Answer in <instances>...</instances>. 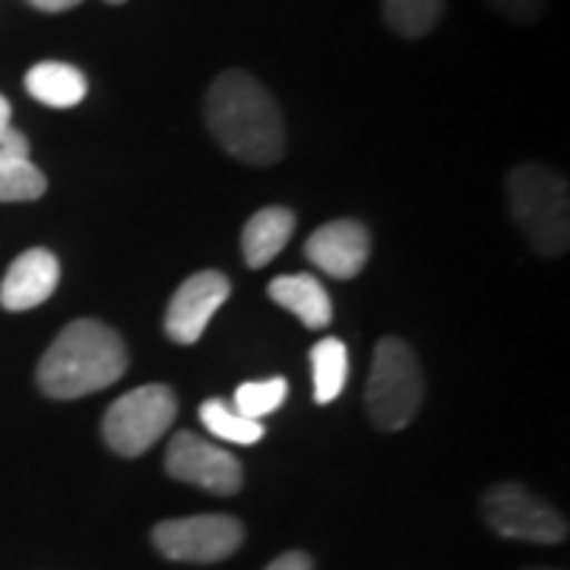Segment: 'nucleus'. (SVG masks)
<instances>
[{
  "label": "nucleus",
  "instance_id": "obj_16",
  "mask_svg": "<svg viewBox=\"0 0 570 570\" xmlns=\"http://www.w3.org/2000/svg\"><path fill=\"white\" fill-rule=\"evenodd\" d=\"M381 10L396 36L422 39L444 17V0H381Z\"/></svg>",
  "mask_w": 570,
  "mask_h": 570
},
{
  "label": "nucleus",
  "instance_id": "obj_10",
  "mask_svg": "<svg viewBox=\"0 0 570 570\" xmlns=\"http://www.w3.org/2000/svg\"><path fill=\"white\" fill-rule=\"evenodd\" d=\"M305 254L317 269H324L336 279H352L365 269L371 257V235L365 225L355 219H336V223L321 225L307 238Z\"/></svg>",
  "mask_w": 570,
  "mask_h": 570
},
{
  "label": "nucleus",
  "instance_id": "obj_7",
  "mask_svg": "<svg viewBox=\"0 0 570 570\" xmlns=\"http://www.w3.org/2000/svg\"><path fill=\"white\" fill-rule=\"evenodd\" d=\"M482 513H485V523L501 539H520V542H535V546H558L568 539L564 513H558L520 482H501L485 491Z\"/></svg>",
  "mask_w": 570,
  "mask_h": 570
},
{
  "label": "nucleus",
  "instance_id": "obj_6",
  "mask_svg": "<svg viewBox=\"0 0 570 570\" xmlns=\"http://www.w3.org/2000/svg\"><path fill=\"white\" fill-rule=\"evenodd\" d=\"M245 523L225 513H197L163 520L153 527V546L168 561L181 564H216L245 546Z\"/></svg>",
  "mask_w": 570,
  "mask_h": 570
},
{
  "label": "nucleus",
  "instance_id": "obj_18",
  "mask_svg": "<svg viewBox=\"0 0 570 570\" xmlns=\"http://www.w3.org/2000/svg\"><path fill=\"white\" fill-rule=\"evenodd\" d=\"M48 190V178L39 165L29 159H3L0 163V204H29Z\"/></svg>",
  "mask_w": 570,
  "mask_h": 570
},
{
  "label": "nucleus",
  "instance_id": "obj_12",
  "mask_svg": "<svg viewBox=\"0 0 570 570\" xmlns=\"http://www.w3.org/2000/svg\"><path fill=\"white\" fill-rule=\"evenodd\" d=\"M295 232V213L285 206H266L261 213H254L247 219L245 232H242V250H245V264L261 269L269 261L279 257V250L288 245Z\"/></svg>",
  "mask_w": 570,
  "mask_h": 570
},
{
  "label": "nucleus",
  "instance_id": "obj_23",
  "mask_svg": "<svg viewBox=\"0 0 570 570\" xmlns=\"http://www.w3.org/2000/svg\"><path fill=\"white\" fill-rule=\"evenodd\" d=\"M29 7H36L41 13H63V10H73L80 7L82 0H26Z\"/></svg>",
  "mask_w": 570,
  "mask_h": 570
},
{
  "label": "nucleus",
  "instance_id": "obj_4",
  "mask_svg": "<svg viewBox=\"0 0 570 570\" xmlns=\"http://www.w3.org/2000/svg\"><path fill=\"white\" fill-rule=\"evenodd\" d=\"M422 400H425V377L415 352L403 340L384 336L374 348L371 374H367L365 403L371 422L381 431H400L415 419Z\"/></svg>",
  "mask_w": 570,
  "mask_h": 570
},
{
  "label": "nucleus",
  "instance_id": "obj_8",
  "mask_svg": "<svg viewBox=\"0 0 570 570\" xmlns=\"http://www.w3.org/2000/svg\"><path fill=\"white\" fill-rule=\"evenodd\" d=\"M165 472L175 482H187L197 489L219 494V498H232L245 485V466L238 456H232L228 450L216 448L204 441L194 431H178L168 444L165 453Z\"/></svg>",
  "mask_w": 570,
  "mask_h": 570
},
{
  "label": "nucleus",
  "instance_id": "obj_3",
  "mask_svg": "<svg viewBox=\"0 0 570 570\" xmlns=\"http://www.w3.org/2000/svg\"><path fill=\"white\" fill-rule=\"evenodd\" d=\"M510 213L542 257H561L570 245V187L546 165H517L508 178Z\"/></svg>",
  "mask_w": 570,
  "mask_h": 570
},
{
  "label": "nucleus",
  "instance_id": "obj_22",
  "mask_svg": "<svg viewBox=\"0 0 570 570\" xmlns=\"http://www.w3.org/2000/svg\"><path fill=\"white\" fill-rule=\"evenodd\" d=\"M266 570H314V561L305 551H285L276 561H269Z\"/></svg>",
  "mask_w": 570,
  "mask_h": 570
},
{
  "label": "nucleus",
  "instance_id": "obj_24",
  "mask_svg": "<svg viewBox=\"0 0 570 570\" xmlns=\"http://www.w3.org/2000/svg\"><path fill=\"white\" fill-rule=\"evenodd\" d=\"M10 115H13V108H10V102L0 96V130H3V127H10Z\"/></svg>",
  "mask_w": 570,
  "mask_h": 570
},
{
  "label": "nucleus",
  "instance_id": "obj_20",
  "mask_svg": "<svg viewBox=\"0 0 570 570\" xmlns=\"http://www.w3.org/2000/svg\"><path fill=\"white\" fill-rule=\"evenodd\" d=\"M491 7H494L498 13H504L508 20L535 22L542 17L546 0H491Z\"/></svg>",
  "mask_w": 570,
  "mask_h": 570
},
{
  "label": "nucleus",
  "instance_id": "obj_1",
  "mask_svg": "<svg viewBox=\"0 0 570 570\" xmlns=\"http://www.w3.org/2000/svg\"><path fill=\"white\" fill-rule=\"evenodd\" d=\"M209 134L232 159L247 165H276L285 156V124L264 82L245 70H223L204 102Z\"/></svg>",
  "mask_w": 570,
  "mask_h": 570
},
{
  "label": "nucleus",
  "instance_id": "obj_26",
  "mask_svg": "<svg viewBox=\"0 0 570 570\" xmlns=\"http://www.w3.org/2000/svg\"><path fill=\"white\" fill-rule=\"evenodd\" d=\"M532 570H554V568H532Z\"/></svg>",
  "mask_w": 570,
  "mask_h": 570
},
{
  "label": "nucleus",
  "instance_id": "obj_2",
  "mask_svg": "<svg viewBox=\"0 0 570 570\" xmlns=\"http://www.w3.org/2000/svg\"><path fill=\"white\" fill-rule=\"evenodd\" d=\"M127 362V346L111 326L102 321H73L41 355L39 387L51 400H80L118 384Z\"/></svg>",
  "mask_w": 570,
  "mask_h": 570
},
{
  "label": "nucleus",
  "instance_id": "obj_15",
  "mask_svg": "<svg viewBox=\"0 0 570 570\" xmlns=\"http://www.w3.org/2000/svg\"><path fill=\"white\" fill-rule=\"evenodd\" d=\"M311 367H314V400L326 406L333 403L348 377V352L343 340L326 336L317 346L311 348Z\"/></svg>",
  "mask_w": 570,
  "mask_h": 570
},
{
  "label": "nucleus",
  "instance_id": "obj_14",
  "mask_svg": "<svg viewBox=\"0 0 570 570\" xmlns=\"http://www.w3.org/2000/svg\"><path fill=\"white\" fill-rule=\"evenodd\" d=\"M26 92L48 108H73L86 99L89 82L73 63L41 61L26 73Z\"/></svg>",
  "mask_w": 570,
  "mask_h": 570
},
{
  "label": "nucleus",
  "instance_id": "obj_17",
  "mask_svg": "<svg viewBox=\"0 0 570 570\" xmlns=\"http://www.w3.org/2000/svg\"><path fill=\"white\" fill-rule=\"evenodd\" d=\"M200 422L209 434H216L219 441H228V444H257L266 431L257 419H245L242 412H235V406H228L223 400H206L200 406Z\"/></svg>",
  "mask_w": 570,
  "mask_h": 570
},
{
  "label": "nucleus",
  "instance_id": "obj_21",
  "mask_svg": "<svg viewBox=\"0 0 570 570\" xmlns=\"http://www.w3.org/2000/svg\"><path fill=\"white\" fill-rule=\"evenodd\" d=\"M3 159H29V140L17 127H3L0 130V163Z\"/></svg>",
  "mask_w": 570,
  "mask_h": 570
},
{
  "label": "nucleus",
  "instance_id": "obj_9",
  "mask_svg": "<svg viewBox=\"0 0 570 570\" xmlns=\"http://www.w3.org/2000/svg\"><path fill=\"white\" fill-rule=\"evenodd\" d=\"M228 295H232V283L219 269H204V273L187 276L168 302V314H165L168 340L181 346H194L204 336L213 314L228 302Z\"/></svg>",
  "mask_w": 570,
  "mask_h": 570
},
{
  "label": "nucleus",
  "instance_id": "obj_25",
  "mask_svg": "<svg viewBox=\"0 0 570 570\" xmlns=\"http://www.w3.org/2000/svg\"><path fill=\"white\" fill-rule=\"evenodd\" d=\"M105 3H127V0H105Z\"/></svg>",
  "mask_w": 570,
  "mask_h": 570
},
{
  "label": "nucleus",
  "instance_id": "obj_5",
  "mask_svg": "<svg viewBox=\"0 0 570 570\" xmlns=\"http://www.w3.org/2000/svg\"><path fill=\"white\" fill-rule=\"evenodd\" d=\"M175 415H178V396L171 387L146 384V387L130 390L105 412V444L127 460L142 456L175 425Z\"/></svg>",
  "mask_w": 570,
  "mask_h": 570
},
{
  "label": "nucleus",
  "instance_id": "obj_19",
  "mask_svg": "<svg viewBox=\"0 0 570 570\" xmlns=\"http://www.w3.org/2000/svg\"><path fill=\"white\" fill-rule=\"evenodd\" d=\"M285 393H288V384L285 377H269V381H250V384H242L235 390V412H242L245 419H264L269 412L285 403Z\"/></svg>",
  "mask_w": 570,
  "mask_h": 570
},
{
  "label": "nucleus",
  "instance_id": "obj_11",
  "mask_svg": "<svg viewBox=\"0 0 570 570\" xmlns=\"http://www.w3.org/2000/svg\"><path fill=\"white\" fill-rule=\"evenodd\" d=\"M61 283V264L51 250L45 247H32L20 254L3 283H0V305L7 311H29L39 307L41 302H48L55 295V288Z\"/></svg>",
  "mask_w": 570,
  "mask_h": 570
},
{
  "label": "nucleus",
  "instance_id": "obj_13",
  "mask_svg": "<svg viewBox=\"0 0 570 570\" xmlns=\"http://www.w3.org/2000/svg\"><path fill=\"white\" fill-rule=\"evenodd\" d=\"M269 298L285 311H292L307 330H321L333 321V302L326 288L314 276H279L269 283Z\"/></svg>",
  "mask_w": 570,
  "mask_h": 570
}]
</instances>
